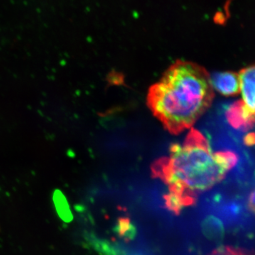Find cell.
Segmentation results:
<instances>
[{
  "mask_svg": "<svg viewBox=\"0 0 255 255\" xmlns=\"http://www.w3.org/2000/svg\"><path fill=\"white\" fill-rule=\"evenodd\" d=\"M214 92L210 76L197 64L178 61L152 85L147 104L169 132L189 128L211 105Z\"/></svg>",
  "mask_w": 255,
  "mask_h": 255,
  "instance_id": "6da1fadb",
  "label": "cell"
},
{
  "mask_svg": "<svg viewBox=\"0 0 255 255\" xmlns=\"http://www.w3.org/2000/svg\"><path fill=\"white\" fill-rule=\"evenodd\" d=\"M238 75L243 102L255 114V65L243 69Z\"/></svg>",
  "mask_w": 255,
  "mask_h": 255,
  "instance_id": "5b68a950",
  "label": "cell"
},
{
  "mask_svg": "<svg viewBox=\"0 0 255 255\" xmlns=\"http://www.w3.org/2000/svg\"><path fill=\"white\" fill-rule=\"evenodd\" d=\"M154 172L169 186L167 204L176 212L192 204L198 193L221 182L228 171L204 137L193 130L184 145L172 147L169 158L157 164Z\"/></svg>",
  "mask_w": 255,
  "mask_h": 255,
  "instance_id": "7a4b0ae2",
  "label": "cell"
},
{
  "mask_svg": "<svg viewBox=\"0 0 255 255\" xmlns=\"http://www.w3.org/2000/svg\"><path fill=\"white\" fill-rule=\"evenodd\" d=\"M211 86L226 97L237 95L240 92L239 75L233 72H220L210 78Z\"/></svg>",
  "mask_w": 255,
  "mask_h": 255,
  "instance_id": "277c9868",
  "label": "cell"
},
{
  "mask_svg": "<svg viewBox=\"0 0 255 255\" xmlns=\"http://www.w3.org/2000/svg\"><path fill=\"white\" fill-rule=\"evenodd\" d=\"M226 117L228 124L237 131H249L255 124V114L242 100H238L228 107Z\"/></svg>",
  "mask_w": 255,
  "mask_h": 255,
  "instance_id": "3957f363",
  "label": "cell"
},
{
  "mask_svg": "<svg viewBox=\"0 0 255 255\" xmlns=\"http://www.w3.org/2000/svg\"><path fill=\"white\" fill-rule=\"evenodd\" d=\"M243 142L247 147H252L255 145V132H248L243 137Z\"/></svg>",
  "mask_w": 255,
  "mask_h": 255,
  "instance_id": "52a82bcc",
  "label": "cell"
},
{
  "mask_svg": "<svg viewBox=\"0 0 255 255\" xmlns=\"http://www.w3.org/2000/svg\"><path fill=\"white\" fill-rule=\"evenodd\" d=\"M208 255H255L254 251L246 248L233 246H222L215 249Z\"/></svg>",
  "mask_w": 255,
  "mask_h": 255,
  "instance_id": "8992f818",
  "label": "cell"
},
{
  "mask_svg": "<svg viewBox=\"0 0 255 255\" xmlns=\"http://www.w3.org/2000/svg\"><path fill=\"white\" fill-rule=\"evenodd\" d=\"M248 206L253 214H255V189L250 194L248 200Z\"/></svg>",
  "mask_w": 255,
  "mask_h": 255,
  "instance_id": "ba28073f",
  "label": "cell"
}]
</instances>
